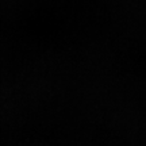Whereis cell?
<instances>
[]
</instances>
